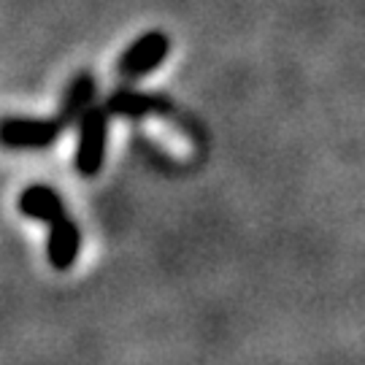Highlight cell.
<instances>
[{
    "instance_id": "3",
    "label": "cell",
    "mask_w": 365,
    "mask_h": 365,
    "mask_svg": "<svg viewBox=\"0 0 365 365\" xmlns=\"http://www.w3.org/2000/svg\"><path fill=\"white\" fill-rule=\"evenodd\" d=\"M170 52V38L160 30H152V33H144L141 38H135L128 46V52L119 57L117 63V73L128 81H135V78L152 73Z\"/></svg>"
},
{
    "instance_id": "1",
    "label": "cell",
    "mask_w": 365,
    "mask_h": 365,
    "mask_svg": "<svg viewBox=\"0 0 365 365\" xmlns=\"http://www.w3.org/2000/svg\"><path fill=\"white\" fill-rule=\"evenodd\" d=\"M95 95L92 73H78L63 101V111L54 119H3L0 122V144L9 149H43L66 130L73 119L81 117L84 108H90Z\"/></svg>"
},
{
    "instance_id": "2",
    "label": "cell",
    "mask_w": 365,
    "mask_h": 365,
    "mask_svg": "<svg viewBox=\"0 0 365 365\" xmlns=\"http://www.w3.org/2000/svg\"><path fill=\"white\" fill-rule=\"evenodd\" d=\"M19 209L33 220L49 222V262L57 271H68L78 257L81 233L66 214V206L57 197V192L49 187H41V184L27 187L19 197Z\"/></svg>"
},
{
    "instance_id": "4",
    "label": "cell",
    "mask_w": 365,
    "mask_h": 365,
    "mask_svg": "<svg viewBox=\"0 0 365 365\" xmlns=\"http://www.w3.org/2000/svg\"><path fill=\"white\" fill-rule=\"evenodd\" d=\"M106 157V111L84 108L78 117V146L76 170L84 176H95L103 168Z\"/></svg>"
},
{
    "instance_id": "5",
    "label": "cell",
    "mask_w": 365,
    "mask_h": 365,
    "mask_svg": "<svg viewBox=\"0 0 365 365\" xmlns=\"http://www.w3.org/2000/svg\"><path fill=\"white\" fill-rule=\"evenodd\" d=\"M155 106H160L157 98L125 90V92L111 95V101H108V106H106V111H108V114H125V117H141V114H146V111L155 108Z\"/></svg>"
}]
</instances>
